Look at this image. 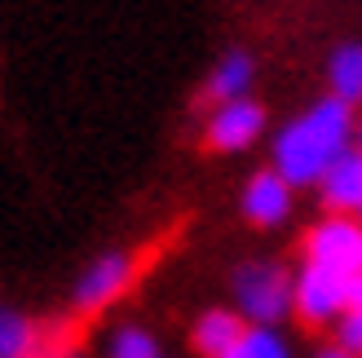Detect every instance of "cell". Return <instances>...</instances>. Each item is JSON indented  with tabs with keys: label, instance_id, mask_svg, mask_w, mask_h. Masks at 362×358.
Returning <instances> with one entry per match:
<instances>
[{
	"label": "cell",
	"instance_id": "6da1fadb",
	"mask_svg": "<svg viewBox=\"0 0 362 358\" xmlns=\"http://www.w3.org/2000/svg\"><path fill=\"white\" fill-rule=\"evenodd\" d=\"M358 137V111L332 93L314 98L300 115L283 120L269 137V168H279L296 190H314L322 173L345 151H354Z\"/></svg>",
	"mask_w": 362,
	"mask_h": 358
},
{
	"label": "cell",
	"instance_id": "7a4b0ae2",
	"mask_svg": "<svg viewBox=\"0 0 362 358\" xmlns=\"http://www.w3.org/2000/svg\"><path fill=\"white\" fill-rule=\"evenodd\" d=\"M230 292H234V310L257 328H279L292 318L296 310V270L283 261H243L230 275Z\"/></svg>",
	"mask_w": 362,
	"mask_h": 358
},
{
	"label": "cell",
	"instance_id": "3957f363",
	"mask_svg": "<svg viewBox=\"0 0 362 358\" xmlns=\"http://www.w3.org/2000/svg\"><path fill=\"white\" fill-rule=\"evenodd\" d=\"M133 279H137V257L124 253V248H106V253H98L76 275V283H71V306L80 314H102L133 288Z\"/></svg>",
	"mask_w": 362,
	"mask_h": 358
},
{
	"label": "cell",
	"instance_id": "277c9868",
	"mask_svg": "<svg viewBox=\"0 0 362 358\" xmlns=\"http://www.w3.org/2000/svg\"><path fill=\"white\" fill-rule=\"evenodd\" d=\"M349 301H354V279L349 275L322 270V265H310V261L296 265V310H292L296 323L336 328L340 314L349 310Z\"/></svg>",
	"mask_w": 362,
	"mask_h": 358
},
{
	"label": "cell",
	"instance_id": "5b68a950",
	"mask_svg": "<svg viewBox=\"0 0 362 358\" xmlns=\"http://www.w3.org/2000/svg\"><path fill=\"white\" fill-rule=\"evenodd\" d=\"M300 261L358 279L362 275V217H322V221H314L300 239Z\"/></svg>",
	"mask_w": 362,
	"mask_h": 358
},
{
	"label": "cell",
	"instance_id": "8992f818",
	"mask_svg": "<svg viewBox=\"0 0 362 358\" xmlns=\"http://www.w3.org/2000/svg\"><path fill=\"white\" fill-rule=\"evenodd\" d=\"M265 129H269V111L261 106V98L221 102V106H208L204 146L212 155H243L265 137Z\"/></svg>",
	"mask_w": 362,
	"mask_h": 358
},
{
	"label": "cell",
	"instance_id": "52a82bcc",
	"mask_svg": "<svg viewBox=\"0 0 362 358\" xmlns=\"http://www.w3.org/2000/svg\"><path fill=\"white\" fill-rule=\"evenodd\" d=\"M239 212H243V221L257 226V230H279V226L292 221V212H296V186L287 182L279 168L265 164L243 182Z\"/></svg>",
	"mask_w": 362,
	"mask_h": 358
},
{
	"label": "cell",
	"instance_id": "ba28073f",
	"mask_svg": "<svg viewBox=\"0 0 362 358\" xmlns=\"http://www.w3.org/2000/svg\"><path fill=\"white\" fill-rule=\"evenodd\" d=\"M252 88H257V58H252V49L230 45L216 53V62L208 67V80H204V102L208 106L239 102V98H252Z\"/></svg>",
	"mask_w": 362,
	"mask_h": 358
},
{
	"label": "cell",
	"instance_id": "9c48e42d",
	"mask_svg": "<svg viewBox=\"0 0 362 358\" xmlns=\"http://www.w3.org/2000/svg\"><path fill=\"white\" fill-rule=\"evenodd\" d=\"M314 190L327 217H362V151H345Z\"/></svg>",
	"mask_w": 362,
	"mask_h": 358
},
{
	"label": "cell",
	"instance_id": "30bf717a",
	"mask_svg": "<svg viewBox=\"0 0 362 358\" xmlns=\"http://www.w3.org/2000/svg\"><path fill=\"white\" fill-rule=\"evenodd\" d=\"M247 318L234 310V306H208L204 314L190 323V350L199 354V358H221V354H230L234 345L247 336Z\"/></svg>",
	"mask_w": 362,
	"mask_h": 358
},
{
	"label": "cell",
	"instance_id": "8fae6325",
	"mask_svg": "<svg viewBox=\"0 0 362 358\" xmlns=\"http://www.w3.org/2000/svg\"><path fill=\"white\" fill-rule=\"evenodd\" d=\"M45 328L18 306L0 301V358H45Z\"/></svg>",
	"mask_w": 362,
	"mask_h": 358
},
{
	"label": "cell",
	"instance_id": "7c38bea8",
	"mask_svg": "<svg viewBox=\"0 0 362 358\" xmlns=\"http://www.w3.org/2000/svg\"><path fill=\"white\" fill-rule=\"evenodd\" d=\"M327 93L345 106H362V40H345L327 53Z\"/></svg>",
	"mask_w": 362,
	"mask_h": 358
},
{
	"label": "cell",
	"instance_id": "4fadbf2b",
	"mask_svg": "<svg viewBox=\"0 0 362 358\" xmlns=\"http://www.w3.org/2000/svg\"><path fill=\"white\" fill-rule=\"evenodd\" d=\"M106 358H164L159 350V336L141 323H119L106 336Z\"/></svg>",
	"mask_w": 362,
	"mask_h": 358
},
{
	"label": "cell",
	"instance_id": "5bb4252c",
	"mask_svg": "<svg viewBox=\"0 0 362 358\" xmlns=\"http://www.w3.org/2000/svg\"><path fill=\"white\" fill-rule=\"evenodd\" d=\"M239 350H243V358H296V345L283 328H257V323L247 328Z\"/></svg>",
	"mask_w": 362,
	"mask_h": 358
},
{
	"label": "cell",
	"instance_id": "9a60e30c",
	"mask_svg": "<svg viewBox=\"0 0 362 358\" xmlns=\"http://www.w3.org/2000/svg\"><path fill=\"white\" fill-rule=\"evenodd\" d=\"M332 341L340 345V350H349V354H358L362 358V310H345L340 314V323L332 328Z\"/></svg>",
	"mask_w": 362,
	"mask_h": 358
},
{
	"label": "cell",
	"instance_id": "2e32d148",
	"mask_svg": "<svg viewBox=\"0 0 362 358\" xmlns=\"http://www.w3.org/2000/svg\"><path fill=\"white\" fill-rule=\"evenodd\" d=\"M310 358H358V354H349V350H340L336 341H327V345H318Z\"/></svg>",
	"mask_w": 362,
	"mask_h": 358
},
{
	"label": "cell",
	"instance_id": "e0dca14e",
	"mask_svg": "<svg viewBox=\"0 0 362 358\" xmlns=\"http://www.w3.org/2000/svg\"><path fill=\"white\" fill-rule=\"evenodd\" d=\"M349 306H354V310H362V275L354 279V301H349Z\"/></svg>",
	"mask_w": 362,
	"mask_h": 358
},
{
	"label": "cell",
	"instance_id": "ac0fdd59",
	"mask_svg": "<svg viewBox=\"0 0 362 358\" xmlns=\"http://www.w3.org/2000/svg\"><path fill=\"white\" fill-rule=\"evenodd\" d=\"M354 146L362 151V111H358V137H354Z\"/></svg>",
	"mask_w": 362,
	"mask_h": 358
},
{
	"label": "cell",
	"instance_id": "d6986e66",
	"mask_svg": "<svg viewBox=\"0 0 362 358\" xmlns=\"http://www.w3.org/2000/svg\"><path fill=\"white\" fill-rule=\"evenodd\" d=\"M53 358H80V354H53Z\"/></svg>",
	"mask_w": 362,
	"mask_h": 358
}]
</instances>
